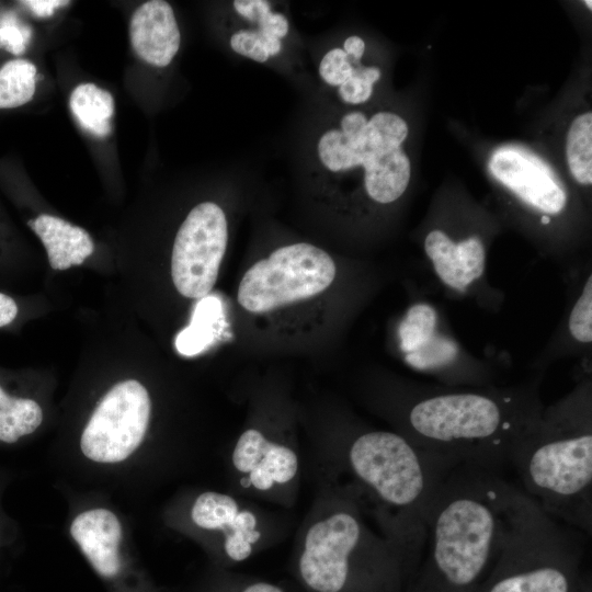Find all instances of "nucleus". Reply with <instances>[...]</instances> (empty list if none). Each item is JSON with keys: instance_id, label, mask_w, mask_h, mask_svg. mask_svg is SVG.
<instances>
[{"instance_id": "obj_1", "label": "nucleus", "mask_w": 592, "mask_h": 592, "mask_svg": "<svg viewBox=\"0 0 592 592\" xmlns=\"http://www.w3.org/2000/svg\"><path fill=\"white\" fill-rule=\"evenodd\" d=\"M504 482L499 473L474 464L452 469L430 506L403 592H478L498 551Z\"/></svg>"}, {"instance_id": "obj_2", "label": "nucleus", "mask_w": 592, "mask_h": 592, "mask_svg": "<svg viewBox=\"0 0 592 592\" xmlns=\"http://www.w3.org/2000/svg\"><path fill=\"white\" fill-rule=\"evenodd\" d=\"M542 411L528 390H419L402 408L399 433L434 455L500 473Z\"/></svg>"}, {"instance_id": "obj_3", "label": "nucleus", "mask_w": 592, "mask_h": 592, "mask_svg": "<svg viewBox=\"0 0 592 592\" xmlns=\"http://www.w3.org/2000/svg\"><path fill=\"white\" fill-rule=\"evenodd\" d=\"M346 488L307 527L294 574L306 592H403L419 558L364 519Z\"/></svg>"}, {"instance_id": "obj_4", "label": "nucleus", "mask_w": 592, "mask_h": 592, "mask_svg": "<svg viewBox=\"0 0 592 592\" xmlns=\"http://www.w3.org/2000/svg\"><path fill=\"white\" fill-rule=\"evenodd\" d=\"M339 455L349 488L389 536L420 557L430 506L458 464L383 430L356 434Z\"/></svg>"}, {"instance_id": "obj_5", "label": "nucleus", "mask_w": 592, "mask_h": 592, "mask_svg": "<svg viewBox=\"0 0 592 592\" xmlns=\"http://www.w3.org/2000/svg\"><path fill=\"white\" fill-rule=\"evenodd\" d=\"M510 464L521 489L548 514L592 532V428L588 387L542 411L513 445Z\"/></svg>"}, {"instance_id": "obj_6", "label": "nucleus", "mask_w": 592, "mask_h": 592, "mask_svg": "<svg viewBox=\"0 0 592 592\" xmlns=\"http://www.w3.org/2000/svg\"><path fill=\"white\" fill-rule=\"evenodd\" d=\"M581 534L505 480L498 551L478 592H579Z\"/></svg>"}, {"instance_id": "obj_7", "label": "nucleus", "mask_w": 592, "mask_h": 592, "mask_svg": "<svg viewBox=\"0 0 592 592\" xmlns=\"http://www.w3.org/2000/svg\"><path fill=\"white\" fill-rule=\"evenodd\" d=\"M407 135V123L395 113L377 112L367 118L354 111L341 118L339 127L320 135L317 157L332 173L363 168L367 195L389 204L403 194L410 181V160L401 148Z\"/></svg>"}, {"instance_id": "obj_8", "label": "nucleus", "mask_w": 592, "mask_h": 592, "mask_svg": "<svg viewBox=\"0 0 592 592\" xmlns=\"http://www.w3.org/2000/svg\"><path fill=\"white\" fill-rule=\"evenodd\" d=\"M335 271L332 258L314 244L283 246L248 269L239 283L238 303L260 314L308 299L331 285Z\"/></svg>"}, {"instance_id": "obj_9", "label": "nucleus", "mask_w": 592, "mask_h": 592, "mask_svg": "<svg viewBox=\"0 0 592 592\" xmlns=\"http://www.w3.org/2000/svg\"><path fill=\"white\" fill-rule=\"evenodd\" d=\"M151 409L150 395L140 382L116 383L100 399L82 430V456L98 465L127 462L146 439Z\"/></svg>"}, {"instance_id": "obj_10", "label": "nucleus", "mask_w": 592, "mask_h": 592, "mask_svg": "<svg viewBox=\"0 0 592 592\" xmlns=\"http://www.w3.org/2000/svg\"><path fill=\"white\" fill-rule=\"evenodd\" d=\"M227 241V219L219 205L203 202L191 209L177 232L171 255L172 281L182 296L203 298L209 294Z\"/></svg>"}, {"instance_id": "obj_11", "label": "nucleus", "mask_w": 592, "mask_h": 592, "mask_svg": "<svg viewBox=\"0 0 592 592\" xmlns=\"http://www.w3.org/2000/svg\"><path fill=\"white\" fill-rule=\"evenodd\" d=\"M69 532L110 592H163L125 553L123 526L112 510L96 506L79 512Z\"/></svg>"}, {"instance_id": "obj_12", "label": "nucleus", "mask_w": 592, "mask_h": 592, "mask_svg": "<svg viewBox=\"0 0 592 592\" xmlns=\"http://www.w3.org/2000/svg\"><path fill=\"white\" fill-rule=\"evenodd\" d=\"M190 520L198 530L218 536L217 560L221 567L243 562L261 548L263 526L259 515L232 496L201 492L191 504Z\"/></svg>"}, {"instance_id": "obj_13", "label": "nucleus", "mask_w": 592, "mask_h": 592, "mask_svg": "<svg viewBox=\"0 0 592 592\" xmlns=\"http://www.w3.org/2000/svg\"><path fill=\"white\" fill-rule=\"evenodd\" d=\"M231 464L246 488L262 493L285 489L299 471L295 449L257 429H248L239 436Z\"/></svg>"}, {"instance_id": "obj_14", "label": "nucleus", "mask_w": 592, "mask_h": 592, "mask_svg": "<svg viewBox=\"0 0 592 592\" xmlns=\"http://www.w3.org/2000/svg\"><path fill=\"white\" fill-rule=\"evenodd\" d=\"M491 174L530 206L557 214L566 205L563 189L544 167L514 149L496 151L489 161Z\"/></svg>"}, {"instance_id": "obj_15", "label": "nucleus", "mask_w": 592, "mask_h": 592, "mask_svg": "<svg viewBox=\"0 0 592 592\" xmlns=\"http://www.w3.org/2000/svg\"><path fill=\"white\" fill-rule=\"evenodd\" d=\"M129 36L139 58L156 67L168 66L181 43L172 7L163 0H150L139 5L130 19Z\"/></svg>"}, {"instance_id": "obj_16", "label": "nucleus", "mask_w": 592, "mask_h": 592, "mask_svg": "<svg viewBox=\"0 0 592 592\" xmlns=\"http://www.w3.org/2000/svg\"><path fill=\"white\" fill-rule=\"evenodd\" d=\"M437 314L428 304L411 306L398 329L400 349L406 362L418 369H435L451 363L456 346L436 332Z\"/></svg>"}, {"instance_id": "obj_17", "label": "nucleus", "mask_w": 592, "mask_h": 592, "mask_svg": "<svg viewBox=\"0 0 592 592\" xmlns=\"http://www.w3.org/2000/svg\"><path fill=\"white\" fill-rule=\"evenodd\" d=\"M424 250L440 280L453 289L465 292L483 274L485 248L476 236L456 243L444 231L435 229L425 237Z\"/></svg>"}, {"instance_id": "obj_18", "label": "nucleus", "mask_w": 592, "mask_h": 592, "mask_svg": "<svg viewBox=\"0 0 592 592\" xmlns=\"http://www.w3.org/2000/svg\"><path fill=\"white\" fill-rule=\"evenodd\" d=\"M27 225L43 242L54 270L80 265L94 251L89 232L62 218L42 214Z\"/></svg>"}, {"instance_id": "obj_19", "label": "nucleus", "mask_w": 592, "mask_h": 592, "mask_svg": "<svg viewBox=\"0 0 592 592\" xmlns=\"http://www.w3.org/2000/svg\"><path fill=\"white\" fill-rule=\"evenodd\" d=\"M43 409L32 397L0 380V444L13 445L32 435L43 422Z\"/></svg>"}, {"instance_id": "obj_20", "label": "nucleus", "mask_w": 592, "mask_h": 592, "mask_svg": "<svg viewBox=\"0 0 592 592\" xmlns=\"http://www.w3.org/2000/svg\"><path fill=\"white\" fill-rule=\"evenodd\" d=\"M70 110L79 124L96 137L111 134L114 100L110 92L94 83H81L71 92Z\"/></svg>"}, {"instance_id": "obj_21", "label": "nucleus", "mask_w": 592, "mask_h": 592, "mask_svg": "<svg viewBox=\"0 0 592 592\" xmlns=\"http://www.w3.org/2000/svg\"><path fill=\"white\" fill-rule=\"evenodd\" d=\"M221 318V303L217 297L201 298L194 308L191 323L175 338L177 350L185 356L201 353L214 341Z\"/></svg>"}, {"instance_id": "obj_22", "label": "nucleus", "mask_w": 592, "mask_h": 592, "mask_svg": "<svg viewBox=\"0 0 592 592\" xmlns=\"http://www.w3.org/2000/svg\"><path fill=\"white\" fill-rule=\"evenodd\" d=\"M36 67L26 59L9 60L0 68V109L30 102L36 88Z\"/></svg>"}, {"instance_id": "obj_23", "label": "nucleus", "mask_w": 592, "mask_h": 592, "mask_svg": "<svg viewBox=\"0 0 592 592\" xmlns=\"http://www.w3.org/2000/svg\"><path fill=\"white\" fill-rule=\"evenodd\" d=\"M567 162L571 175L581 184L592 183V113L579 115L567 136Z\"/></svg>"}, {"instance_id": "obj_24", "label": "nucleus", "mask_w": 592, "mask_h": 592, "mask_svg": "<svg viewBox=\"0 0 592 592\" xmlns=\"http://www.w3.org/2000/svg\"><path fill=\"white\" fill-rule=\"evenodd\" d=\"M229 44L235 53L257 62H265L282 48L281 39L264 34L259 29L239 30L231 35Z\"/></svg>"}, {"instance_id": "obj_25", "label": "nucleus", "mask_w": 592, "mask_h": 592, "mask_svg": "<svg viewBox=\"0 0 592 592\" xmlns=\"http://www.w3.org/2000/svg\"><path fill=\"white\" fill-rule=\"evenodd\" d=\"M380 78L377 67H355L353 75L338 88L340 99L352 105L365 103L372 96L373 86Z\"/></svg>"}, {"instance_id": "obj_26", "label": "nucleus", "mask_w": 592, "mask_h": 592, "mask_svg": "<svg viewBox=\"0 0 592 592\" xmlns=\"http://www.w3.org/2000/svg\"><path fill=\"white\" fill-rule=\"evenodd\" d=\"M202 592H287L280 584L253 578L218 572Z\"/></svg>"}, {"instance_id": "obj_27", "label": "nucleus", "mask_w": 592, "mask_h": 592, "mask_svg": "<svg viewBox=\"0 0 592 592\" xmlns=\"http://www.w3.org/2000/svg\"><path fill=\"white\" fill-rule=\"evenodd\" d=\"M569 331L581 343L592 341V277L588 276L583 289L571 309Z\"/></svg>"}, {"instance_id": "obj_28", "label": "nucleus", "mask_w": 592, "mask_h": 592, "mask_svg": "<svg viewBox=\"0 0 592 592\" xmlns=\"http://www.w3.org/2000/svg\"><path fill=\"white\" fill-rule=\"evenodd\" d=\"M352 57L339 47L327 52L319 64V76L329 86L339 88L354 72L355 67Z\"/></svg>"}, {"instance_id": "obj_29", "label": "nucleus", "mask_w": 592, "mask_h": 592, "mask_svg": "<svg viewBox=\"0 0 592 592\" xmlns=\"http://www.w3.org/2000/svg\"><path fill=\"white\" fill-rule=\"evenodd\" d=\"M30 38L31 29L13 12H4L0 15V47L20 56L26 50Z\"/></svg>"}, {"instance_id": "obj_30", "label": "nucleus", "mask_w": 592, "mask_h": 592, "mask_svg": "<svg viewBox=\"0 0 592 592\" xmlns=\"http://www.w3.org/2000/svg\"><path fill=\"white\" fill-rule=\"evenodd\" d=\"M235 11L242 19L258 24L271 11L265 0H236L232 3Z\"/></svg>"}, {"instance_id": "obj_31", "label": "nucleus", "mask_w": 592, "mask_h": 592, "mask_svg": "<svg viewBox=\"0 0 592 592\" xmlns=\"http://www.w3.org/2000/svg\"><path fill=\"white\" fill-rule=\"evenodd\" d=\"M263 33L274 36L278 39L285 37L288 33V21L282 13L270 11L261 22L257 24Z\"/></svg>"}, {"instance_id": "obj_32", "label": "nucleus", "mask_w": 592, "mask_h": 592, "mask_svg": "<svg viewBox=\"0 0 592 592\" xmlns=\"http://www.w3.org/2000/svg\"><path fill=\"white\" fill-rule=\"evenodd\" d=\"M20 314V307L16 300L0 292V329L12 325Z\"/></svg>"}, {"instance_id": "obj_33", "label": "nucleus", "mask_w": 592, "mask_h": 592, "mask_svg": "<svg viewBox=\"0 0 592 592\" xmlns=\"http://www.w3.org/2000/svg\"><path fill=\"white\" fill-rule=\"evenodd\" d=\"M35 15L41 18L50 16L55 9L66 5L69 1L65 0H27L22 1Z\"/></svg>"}, {"instance_id": "obj_34", "label": "nucleus", "mask_w": 592, "mask_h": 592, "mask_svg": "<svg viewBox=\"0 0 592 592\" xmlns=\"http://www.w3.org/2000/svg\"><path fill=\"white\" fill-rule=\"evenodd\" d=\"M342 49L354 60H360L365 52V43L358 36H349L344 41Z\"/></svg>"}, {"instance_id": "obj_35", "label": "nucleus", "mask_w": 592, "mask_h": 592, "mask_svg": "<svg viewBox=\"0 0 592 592\" xmlns=\"http://www.w3.org/2000/svg\"><path fill=\"white\" fill-rule=\"evenodd\" d=\"M10 525L8 524L7 517L3 515L0 509V549L9 544L11 538V533L9 532Z\"/></svg>"}, {"instance_id": "obj_36", "label": "nucleus", "mask_w": 592, "mask_h": 592, "mask_svg": "<svg viewBox=\"0 0 592 592\" xmlns=\"http://www.w3.org/2000/svg\"><path fill=\"white\" fill-rule=\"evenodd\" d=\"M579 592H591V585L588 582L587 578H582L581 587Z\"/></svg>"}, {"instance_id": "obj_37", "label": "nucleus", "mask_w": 592, "mask_h": 592, "mask_svg": "<svg viewBox=\"0 0 592 592\" xmlns=\"http://www.w3.org/2000/svg\"><path fill=\"white\" fill-rule=\"evenodd\" d=\"M549 221H550V218H549L548 216L544 215V216L542 217V223H543V224H548Z\"/></svg>"}, {"instance_id": "obj_38", "label": "nucleus", "mask_w": 592, "mask_h": 592, "mask_svg": "<svg viewBox=\"0 0 592 592\" xmlns=\"http://www.w3.org/2000/svg\"><path fill=\"white\" fill-rule=\"evenodd\" d=\"M587 8H589V10H592V1L591 0H587L584 1Z\"/></svg>"}]
</instances>
